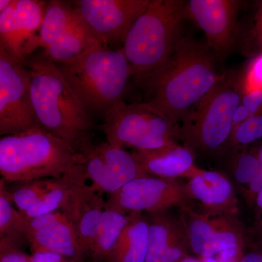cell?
Here are the masks:
<instances>
[{
    "label": "cell",
    "instance_id": "7402d4cb",
    "mask_svg": "<svg viewBox=\"0 0 262 262\" xmlns=\"http://www.w3.org/2000/svg\"><path fill=\"white\" fill-rule=\"evenodd\" d=\"M130 220V214H125L106 206L90 252L89 258L91 262L107 261Z\"/></svg>",
    "mask_w": 262,
    "mask_h": 262
},
{
    "label": "cell",
    "instance_id": "4fadbf2b",
    "mask_svg": "<svg viewBox=\"0 0 262 262\" xmlns=\"http://www.w3.org/2000/svg\"><path fill=\"white\" fill-rule=\"evenodd\" d=\"M46 5L40 0H13L0 13V48L15 61L24 63L40 48Z\"/></svg>",
    "mask_w": 262,
    "mask_h": 262
},
{
    "label": "cell",
    "instance_id": "9c48e42d",
    "mask_svg": "<svg viewBox=\"0 0 262 262\" xmlns=\"http://www.w3.org/2000/svg\"><path fill=\"white\" fill-rule=\"evenodd\" d=\"M79 165L91 186L101 194H114L145 176L132 153L106 142L92 144L85 138L75 146Z\"/></svg>",
    "mask_w": 262,
    "mask_h": 262
},
{
    "label": "cell",
    "instance_id": "83f0119b",
    "mask_svg": "<svg viewBox=\"0 0 262 262\" xmlns=\"http://www.w3.org/2000/svg\"><path fill=\"white\" fill-rule=\"evenodd\" d=\"M254 90H261L262 91V55L253 60L252 63L248 67L246 77L243 82V95L254 91Z\"/></svg>",
    "mask_w": 262,
    "mask_h": 262
},
{
    "label": "cell",
    "instance_id": "836d02e7",
    "mask_svg": "<svg viewBox=\"0 0 262 262\" xmlns=\"http://www.w3.org/2000/svg\"><path fill=\"white\" fill-rule=\"evenodd\" d=\"M241 262H262V252L253 251L244 255Z\"/></svg>",
    "mask_w": 262,
    "mask_h": 262
},
{
    "label": "cell",
    "instance_id": "ba28073f",
    "mask_svg": "<svg viewBox=\"0 0 262 262\" xmlns=\"http://www.w3.org/2000/svg\"><path fill=\"white\" fill-rule=\"evenodd\" d=\"M42 53L56 64L80 56L96 43L73 2H47L41 27Z\"/></svg>",
    "mask_w": 262,
    "mask_h": 262
},
{
    "label": "cell",
    "instance_id": "8992f818",
    "mask_svg": "<svg viewBox=\"0 0 262 262\" xmlns=\"http://www.w3.org/2000/svg\"><path fill=\"white\" fill-rule=\"evenodd\" d=\"M242 102L237 79L225 77L182 119L179 138L194 151L220 149L233 131V117Z\"/></svg>",
    "mask_w": 262,
    "mask_h": 262
},
{
    "label": "cell",
    "instance_id": "e0dca14e",
    "mask_svg": "<svg viewBox=\"0 0 262 262\" xmlns=\"http://www.w3.org/2000/svg\"><path fill=\"white\" fill-rule=\"evenodd\" d=\"M85 177L79 181L61 211L75 226L80 247L89 258L106 206L103 194L97 192Z\"/></svg>",
    "mask_w": 262,
    "mask_h": 262
},
{
    "label": "cell",
    "instance_id": "5b68a950",
    "mask_svg": "<svg viewBox=\"0 0 262 262\" xmlns=\"http://www.w3.org/2000/svg\"><path fill=\"white\" fill-rule=\"evenodd\" d=\"M57 65L90 113L104 114L122 101L131 76L123 48L113 49L101 42Z\"/></svg>",
    "mask_w": 262,
    "mask_h": 262
},
{
    "label": "cell",
    "instance_id": "277c9868",
    "mask_svg": "<svg viewBox=\"0 0 262 262\" xmlns=\"http://www.w3.org/2000/svg\"><path fill=\"white\" fill-rule=\"evenodd\" d=\"M187 3L181 0H151L132 26L123 45L131 76L141 84L165 64L177 42L186 17Z\"/></svg>",
    "mask_w": 262,
    "mask_h": 262
},
{
    "label": "cell",
    "instance_id": "4dcf8cb0",
    "mask_svg": "<svg viewBox=\"0 0 262 262\" xmlns=\"http://www.w3.org/2000/svg\"><path fill=\"white\" fill-rule=\"evenodd\" d=\"M31 262H80L52 251H35L30 255Z\"/></svg>",
    "mask_w": 262,
    "mask_h": 262
},
{
    "label": "cell",
    "instance_id": "3957f363",
    "mask_svg": "<svg viewBox=\"0 0 262 262\" xmlns=\"http://www.w3.org/2000/svg\"><path fill=\"white\" fill-rule=\"evenodd\" d=\"M78 165L75 146L40 125L0 139V174L5 182L61 178Z\"/></svg>",
    "mask_w": 262,
    "mask_h": 262
},
{
    "label": "cell",
    "instance_id": "44dd1931",
    "mask_svg": "<svg viewBox=\"0 0 262 262\" xmlns=\"http://www.w3.org/2000/svg\"><path fill=\"white\" fill-rule=\"evenodd\" d=\"M148 241V220L141 213H132L106 262H146Z\"/></svg>",
    "mask_w": 262,
    "mask_h": 262
},
{
    "label": "cell",
    "instance_id": "74e56055",
    "mask_svg": "<svg viewBox=\"0 0 262 262\" xmlns=\"http://www.w3.org/2000/svg\"><path fill=\"white\" fill-rule=\"evenodd\" d=\"M178 262H203L201 259H196L195 258L190 257L187 256L186 257L183 258L180 261Z\"/></svg>",
    "mask_w": 262,
    "mask_h": 262
},
{
    "label": "cell",
    "instance_id": "f1b7e54d",
    "mask_svg": "<svg viewBox=\"0 0 262 262\" xmlns=\"http://www.w3.org/2000/svg\"><path fill=\"white\" fill-rule=\"evenodd\" d=\"M18 244L5 237H0V262H31L30 256L19 248Z\"/></svg>",
    "mask_w": 262,
    "mask_h": 262
},
{
    "label": "cell",
    "instance_id": "484cf974",
    "mask_svg": "<svg viewBox=\"0 0 262 262\" xmlns=\"http://www.w3.org/2000/svg\"><path fill=\"white\" fill-rule=\"evenodd\" d=\"M232 137L237 145L251 144L262 137V114L251 115L239 124L232 132Z\"/></svg>",
    "mask_w": 262,
    "mask_h": 262
},
{
    "label": "cell",
    "instance_id": "ffe728a7",
    "mask_svg": "<svg viewBox=\"0 0 262 262\" xmlns=\"http://www.w3.org/2000/svg\"><path fill=\"white\" fill-rule=\"evenodd\" d=\"M184 187L188 198L201 202L211 213L222 214L235 208L233 187L222 174L198 170Z\"/></svg>",
    "mask_w": 262,
    "mask_h": 262
},
{
    "label": "cell",
    "instance_id": "1f68e13d",
    "mask_svg": "<svg viewBox=\"0 0 262 262\" xmlns=\"http://www.w3.org/2000/svg\"><path fill=\"white\" fill-rule=\"evenodd\" d=\"M248 187V196L250 198H256V194L262 189V164H259V168H258L257 173Z\"/></svg>",
    "mask_w": 262,
    "mask_h": 262
},
{
    "label": "cell",
    "instance_id": "2e32d148",
    "mask_svg": "<svg viewBox=\"0 0 262 262\" xmlns=\"http://www.w3.org/2000/svg\"><path fill=\"white\" fill-rule=\"evenodd\" d=\"M239 5L234 0H190L186 17L204 32L210 48L225 54L233 46Z\"/></svg>",
    "mask_w": 262,
    "mask_h": 262
},
{
    "label": "cell",
    "instance_id": "7a4b0ae2",
    "mask_svg": "<svg viewBox=\"0 0 262 262\" xmlns=\"http://www.w3.org/2000/svg\"><path fill=\"white\" fill-rule=\"evenodd\" d=\"M24 64L30 75L31 96L39 125L75 146L87 138L93 125L91 113L58 65L42 51Z\"/></svg>",
    "mask_w": 262,
    "mask_h": 262
},
{
    "label": "cell",
    "instance_id": "d4e9b609",
    "mask_svg": "<svg viewBox=\"0 0 262 262\" xmlns=\"http://www.w3.org/2000/svg\"><path fill=\"white\" fill-rule=\"evenodd\" d=\"M57 179H44L20 183L10 191L13 204L21 213H25L46 195L56 184Z\"/></svg>",
    "mask_w": 262,
    "mask_h": 262
},
{
    "label": "cell",
    "instance_id": "e575fe53",
    "mask_svg": "<svg viewBox=\"0 0 262 262\" xmlns=\"http://www.w3.org/2000/svg\"><path fill=\"white\" fill-rule=\"evenodd\" d=\"M13 0H0V13L6 10L11 5Z\"/></svg>",
    "mask_w": 262,
    "mask_h": 262
},
{
    "label": "cell",
    "instance_id": "6da1fadb",
    "mask_svg": "<svg viewBox=\"0 0 262 262\" xmlns=\"http://www.w3.org/2000/svg\"><path fill=\"white\" fill-rule=\"evenodd\" d=\"M211 51L192 38H180L171 56L141 84L149 103L174 125L225 77Z\"/></svg>",
    "mask_w": 262,
    "mask_h": 262
},
{
    "label": "cell",
    "instance_id": "9a60e30c",
    "mask_svg": "<svg viewBox=\"0 0 262 262\" xmlns=\"http://www.w3.org/2000/svg\"><path fill=\"white\" fill-rule=\"evenodd\" d=\"M23 233L32 252L48 251L77 261L85 262L87 259L80 247L75 226L61 211L35 218L26 217Z\"/></svg>",
    "mask_w": 262,
    "mask_h": 262
},
{
    "label": "cell",
    "instance_id": "7c38bea8",
    "mask_svg": "<svg viewBox=\"0 0 262 262\" xmlns=\"http://www.w3.org/2000/svg\"><path fill=\"white\" fill-rule=\"evenodd\" d=\"M187 199L185 187L176 179L145 175L108 196L106 207L125 214L160 213L171 207L184 206Z\"/></svg>",
    "mask_w": 262,
    "mask_h": 262
},
{
    "label": "cell",
    "instance_id": "f546056e",
    "mask_svg": "<svg viewBox=\"0 0 262 262\" xmlns=\"http://www.w3.org/2000/svg\"><path fill=\"white\" fill-rule=\"evenodd\" d=\"M241 104L249 112L251 115L257 113L262 106L261 90H254L243 95Z\"/></svg>",
    "mask_w": 262,
    "mask_h": 262
},
{
    "label": "cell",
    "instance_id": "ac0fdd59",
    "mask_svg": "<svg viewBox=\"0 0 262 262\" xmlns=\"http://www.w3.org/2000/svg\"><path fill=\"white\" fill-rule=\"evenodd\" d=\"M146 262H178L187 256L189 246L184 224L165 214L150 213Z\"/></svg>",
    "mask_w": 262,
    "mask_h": 262
},
{
    "label": "cell",
    "instance_id": "603a6c76",
    "mask_svg": "<svg viewBox=\"0 0 262 262\" xmlns=\"http://www.w3.org/2000/svg\"><path fill=\"white\" fill-rule=\"evenodd\" d=\"M83 177V171L79 165L72 173L57 179L56 184L51 188V190L23 214L27 218L32 219L61 211L68 201L77 183Z\"/></svg>",
    "mask_w": 262,
    "mask_h": 262
},
{
    "label": "cell",
    "instance_id": "30bf717a",
    "mask_svg": "<svg viewBox=\"0 0 262 262\" xmlns=\"http://www.w3.org/2000/svg\"><path fill=\"white\" fill-rule=\"evenodd\" d=\"M38 125L29 70L0 48V135L18 134Z\"/></svg>",
    "mask_w": 262,
    "mask_h": 262
},
{
    "label": "cell",
    "instance_id": "8fae6325",
    "mask_svg": "<svg viewBox=\"0 0 262 262\" xmlns=\"http://www.w3.org/2000/svg\"><path fill=\"white\" fill-rule=\"evenodd\" d=\"M151 0L73 1L90 32L98 42L113 49L123 47L129 31Z\"/></svg>",
    "mask_w": 262,
    "mask_h": 262
},
{
    "label": "cell",
    "instance_id": "d590c367",
    "mask_svg": "<svg viewBox=\"0 0 262 262\" xmlns=\"http://www.w3.org/2000/svg\"><path fill=\"white\" fill-rule=\"evenodd\" d=\"M258 41H259L260 47H261L262 49V11L261 16H260V24L259 26H258Z\"/></svg>",
    "mask_w": 262,
    "mask_h": 262
},
{
    "label": "cell",
    "instance_id": "4316f807",
    "mask_svg": "<svg viewBox=\"0 0 262 262\" xmlns=\"http://www.w3.org/2000/svg\"><path fill=\"white\" fill-rule=\"evenodd\" d=\"M259 168L257 155L249 152L239 155L234 168L236 181L242 185H249Z\"/></svg>",
    "mask_w": 262,
    "mask_h": 262
},
{
    "label": "cell",
    "instance_id": "5bb4252c",
    "mask_svg": "<svg viewBox=\"0 0 262 262\" xmlns=\"http://www.w3.org/2000/svg\"><path fill=\"white\" fill-rule=\"evenodd\" d=\"M182 223L189 246L200 258H212L229 250H243L237 225L222 213H198L184 206Z\"/></svg>",
    "mask_w": 262,
    "mask_h": 262
},
{
    "label": "cell",
    "instance_id": "52a82bcc",
    "mask_svg": "<svg viewBox=\"0 0 262 262\" xmlns=\"http://www.w3.org/2000/svg\"><path fill=\"white\" fill-rule=\"evenodd\" d=\"M106 141L135 151H150L178 144V126L149 103L120 101L104 113Z\"/></svg>",
    "mask_w": 262,
    "mask_h": 262
},
{
    "label": "cell",
    "instance_id": "f35d334b",
    "mask_svg": "<svg viewBox=\"0 0 262 262\" xmlns=\"http://www.w3.org/2000/svg\"><path fill=\"white\" fill-rule=\"evenodd\" d=\"M257 155L259 164H262V145L261 146V147L259 148V149H258L257 155Z\"/></svg>",
    "mask_w": 262,
    "mask_h": 262
},
{
    "label": "cell",
    "instance_id": "d6986e66",
    "mask_svg": "<svg viewBox=\"0 0 262 262\" xmlns=\"http://www.w3.org/2000/svg\"><path fill=\"white\" fill-rule=\"evenodd\" d=\"M132 154L146 175L170 179L190 178L199 170L194 166V151L185 146L176 144L150 151H134Z\"/></svg>",
    "mask_w": 262,
    "mask_h": 262
},
{
    "label": "cell",
    "instance_id": "8d00e7d4",
    "mask_svg": "<svg viewBox=\"0 0 262 262\" xmlns=\"http://www.w3.org/2000/svg\"><path fill=\"white\" fill-rule=\"evenodd\" d=\"M256 200L258 208L262 211V189L259 191V192L256 194Z\"/></svg>",
    "mask_w": 262,
    "mask_h": 262
},
{
    "label": "cell",
    "instance_id": "d6a6232c",
    "mask_svg": "<svg viewBox=\"0 0 262 262\" xmlns=\"http://www.w3.org/2000/svg\"><path fill=\"white\" fill-rule=\"evenodd\" d=\"M250 116H251V115L249 112L242 104H241V106L237 108V111L234 113L233 117V130L236 127L238 126L239 124L242 123L243 122L245 121Z\"/></svg>",
    "mask_w": 262,
    "mask_h": 262
},
{
    "label": "cell",
    "instance_id": "cb8c5ba5",
    "mask_svg": "<svg viewBox=\"0 0 262 262\" xmlns=\"http://www.w3.org/2000/svg\"><path fill=\"white\" fill-rule=\"evenodd\" d=\"M5 182L0 180V237H5L20 244L25 241L23 233L26 217L15 209Z\"/></svg>",
    "mask_w": 262,
    "mask_h": 262
}]
</instances>
